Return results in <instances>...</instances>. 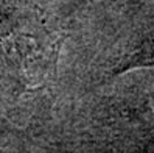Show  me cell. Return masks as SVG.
I'll return each instance as SVG.
<instances>
[{"label": "cell", "mask_w": 154, "mask_h": 153, "mask_svg": "<svg viewBox=\"0 0 154 153\" xmlns=\"http://www.w3.org/2000/svg\"><path fill=\"white\" fill-rule=\"evenodd\" d=\"M151 61H154V50H152V58H149Z\"/></svg>", "instance_id": "cell-1"}]
</instances>
